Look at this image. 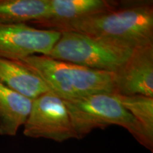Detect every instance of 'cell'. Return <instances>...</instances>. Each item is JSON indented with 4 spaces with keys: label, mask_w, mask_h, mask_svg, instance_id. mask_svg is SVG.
<instances>
[{
    "label": "cell",
    "mask_w": 153,
    "mask_h": 153,
    "mask_svg": "<svg viewBox=\"0 0 153 153\" xmlns=\"http://www.w3.org/2000/svg\"><path fill=\"white\" fill-rule=\"evenodd\" d=\"M60 32L26 24H0V57L21 60L30 55H48Z\"/></svg>",
    "instance_id": "8992f818"
},
{
    "label": "cell",
    "mask_w": 153,
    "mask_h": 153,
    "mask_svg": "<svg viewBox=\"0 0 153 153\" xmlns=\"http://www.w3.org/2000/svg\"><path fill=\"white\" fill-rule=\"evenodd\" d=\"M32 99L0 82V135L14 137L27 120Z\"/></svg>",
    "instance_id": "30bf717a"
},
{
    "label": "cell",
    "mask_w": 153,
    "mask_h": 153,
    "mask_svg": "<svg viewBox=\"0 0 153 153\" xmlns=\"http://www.w3.org/2000/svg\"><path fill=\"white\" fill-rule=\"evenodd\" d=\"M113 94L141 124L149 136L153 138V97L143 95Z\"/></svg>",
    "instance_id": "7c38bea8"
},
{
    "label": "cell",
    "mask_w": 153,
    "mask_h": 153,
    "mask_svg": "<svg viewBox=\"0 0 153 153\" xmlns=\"http://www.w3.org/2000/svg\"><path fill=\"white\" fill-rule=\"evenodd\" d=\"M20 61L43 80L50 91L64 100L114 93V72L87 68L43 55H30Z\"/></svg>",
    "instance_id": "7a4b0ae2"
},
{
    "label": "cell",
    "mask_w": 153,
    "mask_h": 153,
    "mask_svg": "<svg viewBox=\"0 0 153 153\" xmlns=\"http://www.w3.org/2000/svg\"><path fill=\"white\" fill-rule=\"evenodd\" d=\"M132 51L133 50L102 38L78 32L62 31L47 56L114 73L128 59Z\"/></svg>",
    "instance_id": "277c9868"
},
{
    "label": "cell",
    "mask_w": 153,
    "mask_h": 153,
    "mask_svg": "<svg viewBox=\"0 0 153 153\" xmlns=\"http://www.w3.org/2000/svg\"><path fill=\"white\" fill-rule=\"evenodd\" d=\"M119 2L116 0H49L47 14L28 24L39 29L60 32L72 23L113 10Z\"/></svg>",
    "instance_id": "ba28073f"
},
{
    "label": "cell",
    "mask_w": 153,
    "mask_h": 153,
    "mask_svg": "<svg viewBox=\"0 0 153 153\" xmlns=\"http://www.w3.org/2000/svg\"><path fill=\"white\" fill-rule=\"evenodd\" d=\"M114 85L113 94L153 97V44L133 50L126 62L114 72Z\"/></svg>",
    "instance_id": "52a82bcc"
},
{
    "label": "cell",
    "mask_w": 153,
    "mask_h": 153,
    "mask_svg": "<svg viewBox=\"0 0 153 153\" xmlns=\"http://www.w3.org/2000/svg\"><path fill=\"white\" fill-rule=\"evenodd\" d=\"M62 31L87 34L131 50L153 44V1H120L113 10L72 23Z\"/></svg>",
    "instance_id": "6da1fadb"
},
{
    "label": "cell",
    "mask_w": 153,
    "mask_h": 153,
    "mask_svg": "<svg viewBox=\"0 0 153 153\" xmlns=\"http://www.w3.org/2000/svg\"><path fill=\"white\" fill-rule=\"evenodd\" d=\"M49 0H0V24H29L47 14Z\"/></svg>",
    "instance_id": "8fae6325"
},
{
    "label": "cell",
    "mask_w": 153,
    "mask_h": 153,
    "mask_svg": "<svg viewBox=\"0 0 153 153\" xmlns=\"http://www.w3.org/2000/svg\"><path fill=\"white\" fill-rule=\"evenodd\" d=\"M64 101L78 140L95 129L118 126L128 131L140 144L152 152L153 138L113 94H94Z\"/></svg>",
    "instance_id": "3957f363"
},
{
    "label": "cell",
    "mask_w": 153,
    "mask_h": 153,
    "mask_svg": "<svg viewBox=\"0 0 153 153\" xmlns=\"http://www.w3.org/2000/svg\"><path fill=\"white\" fill-rule=\"evenodd\" d=\"M0 82L32 100L50 91L43 80L20 60L1 57Z\"/></svg>",
    "instance_id": "9c48e42d"
},
{
    "label": "cell",
    "mask_w": 153,
    "mask_h": 153,
    "mask_svg": "<svg viewBox=\"0 0 153 153\" xmlns=\"http://www.w3.org/2000/svg\"><path fill=\"white\" fill-rule=\"evenodd\" d=\"M23 127L24 135L31 138L57 143L78 140L64 99L51 91L32 100L30 114Z\"/></svg>",
    "instance_id": "5b68a950"
}]
</instances>
